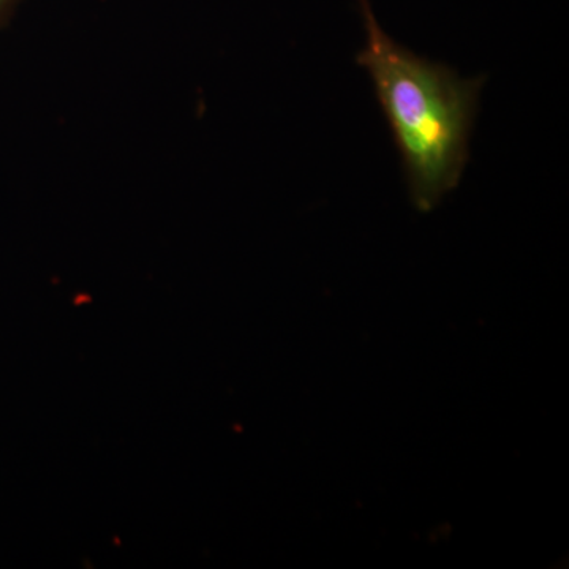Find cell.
Listing matches in <instances>:
<instances>
[{"label": "cell", "instance_id": "cell-2", "mask_svg": "<svg viewBox=\"0 0 569 569\" xmlns=\"http://www.w3.org/2000/svg\"><path fill=\"white\" fill-rule=\"evenodd\" d=\"M17 2L18 0H0V21H2V18L7 14V11H9L11 7H13Z\"/></svg>", "mask_w": 569, "mask_h": 569}, {"label": "cell", "instance_id": "cell-1", "mask_svg": "<svg viewBox=\"0 0 569 569\" xmlns=\"http://www.w3.org/2000/svg\"><path fill=\"white\" fill-rule=\"evenodd\" d=\"M358 7L366 44L356 63L372 81L411 203L432 211L462 181L486 77L462 78L452 67L418 56L383 31L369 0H358Z\"/></svg>", "mask_w": 569, "mask_h": 569}]
</instances>
